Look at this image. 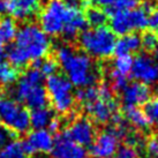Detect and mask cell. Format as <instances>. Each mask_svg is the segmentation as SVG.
Instances as JSON below:
<instances>
[{
  "label": "cell",
  "instance_id": "1",
  "mask_svg": "<svg viewBox=\"0 0 158 158\" xmlns=\"http://www.w3.org/2000/svg\"><path fill=\"white\" fill-rule=\"evenodd\" d=\"M51 50V40L36 23H26L18 30L14 44L6 48L5 57L15 69L27 67L30 62L44 59Z\"/></svg>",
  "mask_w": 158,
  "mask_h": 158
},
{
  "label": "cell",
  "instance_id": "2",
  "mask_svg": "<svg viewBox=\"0 0 158 158\" xmlns=\"http://www.w3.org/2000/svg\"><path fill=\"white\" fill-rule=\"evenodd\" d=\"M56 60L73 87L79 89L92 87L99 79V70L92 58L84 52L62 45L57 48Z\"/></svg>",
  "mask_w": 158,
  "mask_h": 158
},
{
  "label": "cell",
  "instance_id": "3",
  "mask_svg": "<svg viewBox=\"0 0 158 158\" xmlns=\"http://www.w3.org/2000/svg\"><path fill=\"white\" fill-rule=\"evenodd\" d=\"M44 76L40 72L31 67L20 77L15 87L12 89V98L24 104L30 110L45 107L48 103V97L44 87Z\"/></svg>",
  "mask_w": 158,
  "mask_h": 158
},
{
  "label": "cell",
  "instance_id": "4",
  "mask_svg": "<svg viewBox=\"0 0 158 158\" xmlns=\"http://www.w3.org/2000/svg\"><path fill=\"white\" fill-rule=\"evenodd\" d=\"M115 35L109 27L85 29L79 36V44L85 54L90 58L106 59L114 53Z\"/></svg>",
  "mask_w": 158,
  "mask_h": 158
},
{
  "label": "cell",
  "instance_id": "5",
  "mask_svg": "<svg viewBox=\"0 0 158 158\" xmlns=\"http://www.w3.org/2000/svg\"><path fill=\"white\" fill-rule=\"evenodd\" d=\"M150 13L151 8L149 2H145L142 7H136L129 10L113 12L107 15L111 31L115 36H123L144 30L148 27Z\"/></svg>",
  "mask_w": 158,
  "mask_h": 158
},
{
  "label": "cell",
  "instance_id": "6",
  "mask_svg": "<svg viewBox=\"0 0 158 158\" xmlns=\"http://www.w3.org/2000/svg\"><path fill=\"white\" fill-rule=\"evenodd\" d=\"M45 90L53 110L60 114H67L75 105V95L73 85L62 74H54L46 77Z\"/></svg>",
  "mask_w": 158,
  "mask_h": 158
},
{
  "label": "cell",
  "instance_id": "7",
  "mask_svg": "<svg viewBox=\"0 0 158 158\" xmlns=\"http://www.w3.org/2000/svg\"><path fill=\"white\" fill-rule=\"evenodd\" d=\"M0 121L13 134H26L30 128V112L10 96H0Z\"/></svg>",
  "mask_w": 158,
  "mask_h": 158
},
{
  "label": "cell",
  "instance_id": "8",
  "mask_svg": "<svg viewBox=\"0 0 158 158\" xmlns=\"http://www.w3.org/2000/svg\"><path fill=\"white\" fill-rule=\"evenodd\" d=\"M69 12V6L60 0H50L40 15V27L50 36L61 35Z\"/></svg>",
  "mask_w": 158,
  "mask_h": 158
},
{
  "label": "cell",
  "instance_id": "9",
  "mask_svg": "<svg viewBox=\"0 0 158 158\" xmlns=\"http://www.w3.org/2000/svg\"><path fill=\"white\" fill-rule=\"evenodd\" d=\"M62 135L82 147H90L96 137V128L88 118L74 119Z\"/></svg>",
  "mask_w": 158,
  "mask_h": 158
},
{
  "label": "cell",
  "instance_id": "10",
  "mask_svg": "<svg viewBox=\"0 0 158 158\" xmlns=\"http://www.w3.org/2000/svg\"><path fill=\"white\" fill-rule=\"evenodd\" d=\"M54 136L48 129H34L22 141L23 152L27 155H46L52 152Z\"/></svg>",
  "mask_w": 158,
  "mask_h": 158
},
{
  "label": "cell",
  "instance_id": "11",
  "mask_svg": "<svg viewBox=\"0 0 158 158\" xmlns=\"http://www.w3.org/2000/svg\"><path fill=\"white\" fill-rule=\"evenodd\" d=\"M133 79L136 82L143 83L149 87L158 81V65L152 57L148 54H137L133 59V67L131 72Z\"/></svg>",
  "mask_w": 158,
  "mask_h": 158
},
{
  "label": "cell",
  "instance_id": "12",
  "mask_svg": "<svg viewBox=\"0 0 158 158\" xmlns=\"http://www.w3.org/2000/svg\"><path fill=\"white\" fill-rule=\"evenodd\" d=\"M119 148V139L110 129L96 135L89 148L92 158H113Z\"/></svg>",
  "mask_w": 158,
  "mask_h": 158
},
{
  "label": "cell",
  "instance_id": "13",
  "mask_svg": "<svg viewBox=\"0 0 158 158\" xmlns=\"http://www.w3.org/2000/svg\"><path fill=\"white\" fill-rule=\"evenodd\" d=\"M43 0H5L6 12L14 20L26 21L37 15Z\"/></svg>",
  "mask_w": 158,
  "mask_h": 158
},
{
  "label": "cell",
  "instance_id": "14",
  "mask_svg": "<svg viewBox=\"0 0 158 158\" xmlns=\"http://www.w3.org/2000/svg\"><path fill=\"white\" fill-rule=\"evenodd\" d=\"M83 107L85 112L92 118V120L99 125L110 123L114 114L118 113V103L114 99L103 101L98 98L94 103L83 105Z\"/></svg>",
  "mask_w": 158,
  "mask_h": 158
},
{
  "label": "cell",
  "instance_id": "15",
  "mask_svg": "<svg viewBox=\"0 0 158 158\" xmlns=\"http://www.w3.org/2000/svg\"><path fill=\"white\" fill-rule=\"evenodd\" d=\"M53 158H88L87 149L60 134L54 137Z\"/></svg>",
  "mask_w": 158,
  "mask_h": 158
},
{
  "label": "cell",
  "instance_id": "16",
  "mask_svg": "<svg viewBox=\"0 0 158 158\" xmlns=\"http://www.w3.org/2000/svg\"><path fill=\"white\" fill-rule=\"evenodd\" d=\"M151 98V90L148 85L140 82L128 83L127 87L121 91V101L125 106L144 105Z\"/></svg>",
  "mask_w": 158,
  "mask_h": 158
},
{
  "label": "cell",
  "instance_id": "17",
  "mask_svg": "<svg viewBox=\"0 0 158 158\" xmlns=\"http://www.w3.org/2000/svg\"><path fill=\"white\" fill-rule=\"evenodd\" d=\"M87 21L82 10L76 6H69V12L67 16L66 23L64 26L61 35L66 40H74L87 29Z\"/></svg>",
  "mask_w": 158,
  "mask_h": 158
},
{
  "label": "cell",
  "instance_id": "18",
  "mask_svg": "<svg viewBox=\"0 0 158 158\" xmlns=\"http://www.w3.org/2000/svg\"><path fill=\"white\" fill-rule=\"evenodd\" d=\"M141 48H142L141 36L134 32V34L120 36V38L115 42L114 53L117 56H123V54L132 56V53L137 52Z\"/></svg>",
  "mask_w": 158,
  "mask_h": 158
},
{
  "label": "cell",
  "instance_id": "19",
  "mask_svg": "<svg viewBox=\"0 0 158 158\" xmlns=\"http://www.w3.org/2000/svg\"><path fill=\"white\" fill-rule=\"evenodd\" d=\"M125 118L128 123H131L137 129H147L151 126L148 115L145 114L144 110L137 106H125L123 109Z\"/></svg>",
  "mask_w": 158,
  "mask_h": 158
},
{
  "label": "cell",
  "instance_id": "20",
  "mask_svg": "<svg viewBox=\"0 0 158 158\" xmlns=\"http://www.w3.org/2000/svg\"><path fill=\"white\" fill-rule=\"evenodd\" d=\"M54 117L53 111L45 106L30 111V127L34 129H46L50 121Z\"/></svg>",
  "mask_w": 158,
  "mask_h": 158
},
{
  "label": "cell",
  "instance_id": "21",
  "mask_svg": "<svg viewBox=\"0 0 158 158\" xmlns=\"http://www.w3.org/2000/svg\"><path fill=\"white\" fill-rule=\"evenodd\" d=\"M18 24L14 19L10 16L0 18V42L2 44L13 42L18 34Z\"/></svg>",
  "mask_w": 158,
  "mask_h": 158
},
{
  "label": "cell",
  "instance_id": "22",
  "mask_svg": "<svg viewBox=\"0 0 158 158\" xmlns=\"http://www.w3.org/2000/svg\"><path fill=\"white\" fill-rule=\"evenodd\" d=\"M84 18L87 21V24L91 27V28H98V27L105 26V23L109 20L107 14L105 13V10L98 7H89L87 9V12L84 14Z\"/></svg>",
  "mask_w": 158,
  "mask_h": 158
},
{
  "label": "cell",
  "instance_id": "23",
  "mask_svg": "<svg viewBox=\"0 0 158 158\" xmlns=\"http://www.w3.org/2000/svg\"><path fill=\"white\" fill-rule=\"evenodd\" d=\"M24 157L22 142L19 140H10L0 147V158H22Z\"/></svg>",
  "mask_w": 158,
  "mask_h": 158
},
{
  "label": "cell",
  "instance_id": "24",
  "mask_svg": "<svg viewBox=\"0 0 158 158\" xmlns=\"http://www.w3.org/2000/svg\"><path fill=\"white\" fill-rule=\"evenodd\" d=\"M19 72L13 66H10L8 62H0V84L8 87L14 84L18 81Z\"/></svg>",
  "mask_w": 158,
  "mask_h": 158
},
{
  "label": "cell",
  "instance_id": "25",
  "mask_svg": "<svg viewBox=\"0 0 158 158\" xmlns=\"http://www.w3.org/2000/svg\"><path fill=\"white\" fill-rule=\"evenodd\" d=\"M133 59L134 58L129 54H123V56H117L115 59L113 60V68L117 73L123 75V76H128L131 75L133 67Z\"/></svg>",
  "mask_w": 158,
  "mask_h": 158
},
{
  "label": "cell",
  "instance_id": "26",
  "mask_svg": "<svg viewBox=\"0 0 158 158\" xmlns=\"http://www.w3.org/2000/svg\"><path fill=\"white\" fill-rule=\"evenodd\" d=\"M74 95H75V99L81 102L83 105L94 103L95 101L98 99V92H97V88L95 85L79 89Z\"/></svg>",
  "mask_w": 158,
  "mask_h": 158
},
{
  "label": "cell",
  "instance_id": "27",
  "mask_svg": "<svg viewBox=\"0 0 158 158\" xmlns=\"http://www.w3.org/2000/svg\"><path fill=\"white\" fill-rule=\"evenodd\" d=\"M109 79H110V85L113 91L121 92L123 89L127 87V76L117 73L115 70L111 69L109 72Z\"/></svg>",
  "mask_w": 158,
  "mask_h": 158
},
{
  "label": "cell",
  "instance_id": "28",
  "mask_svg": "<svg viewBox=\"0 0 158 158\" xmlns=\"http://www.w3.org/2000/svg\"><path fill=\"white\" fill-rule=\"evenodd\" d=\"M58 67H59V65H58L56 59H53V58H44L42 60V62H40L38 69L43 74L44 77H50L52 75L57 74Z\"/></svg>",
  "mask_w": 158,
  "mask_h": 158
},
{
  "label": "cell",
  "instance_id": "29",
  "mask_svg": "<svg viewBox=\"0 0 158 158\" xmlns=\"http://www.w3.org/2000/svg\"><path fill=\"white\" fill-rule=\"evenodd\" d=\"M141 43L147 51L154 52L156 48H158V34L152 30L145 31L141 37Z\"/></svg>",
  "mask_w": 158,
  "mask_h": 158
},
{
  "label": "cell",
  "instance_id": "30",
  "mask_svg": "<svg viewBox=\"0 0 158 158\" xmlns=\"http://www.w3.org/2000/svg\"><path fill=\"white\" fill-rule=\"evenodd\" d=\"M144 112L148 115L151 125H158V96L150 98L144 104Z\"/></svg>",
  "mask_w": 158,
  "mask_h": 158
},
{
  "label": "cell",
  "instance_id": "31",
  "mask_svg": "<svg viewBox=\"0 0 158 158\" xmlns=\"http://www.w3.org/2000/svg\"><path fill=\"white\" fill-rule=\"evenodd\" d=\"M139 4V0H115L114 6L110 10H106L105 13L109 14L113 12H119V10H129V9L136 8Z\"/></svg>",
  "mask_w": 158,
  "mask_h": 158
},
{
  "label": "cell",
  "instance_id": "32",
  "mask_svg": "<svg viewBox=\"0 0 158 158\" xmlns=\"http://www.w3.org/2000/svg\"><path fill=\"white\" fill-rule=\"evenodd\" d=\"M114 158H140L139 151L135 147L129 144L119 145Z\"/></svg>",
  "mask_w": 158,
  "mask_h": 158
},
{
  "label": "cell",
  "instance_id": "33",
  "mask_svg": "<svg viewBox=\"0 0 158 158\" xmlns=\"http://www.w3.org/2000/svg\"><path fill=\"white\" fill-rule=\"evenodd\" d=\"M96 88L99 99H103V101H111V99H113L114 91L112 90L109 82H101Z\"/></svg>",
  "mask_w": 158,
  "mask_h": 158
},
{
  "label": "cell",
  "instance_id": "34",
  "mask_svg": "<svg viewBox=\"0 0 158 158\" xmlns=\"http://www.w3.org/2000/svg\"><path fill=\"white\" fill-rule=\"evenodd\" d=\"M145 150L151 158L158 157V136H151L145 143Z\"/></svg>",
  "mask_w": 158,
  "mask_h": 158
},
{
  "label": "cell",
  "instance_id": "35",
  "mask_svg": "<svg viewBox=\"0 0 158 158\" xmlns=\"http://www.w3.org/2000/svg\"><path fill=\"white\" fill-rule=\"evenodd\" d=\"M90 4H92L95 7H98V8H102L104 10H110L112 7L114 6V2L115 0H88Z\"/></svg>",
  "mask_w": 158,
  "mask_h": 158
},
{
  "label": "cell",
  "instance_id": "36",
  "mask_svg": "<svg viewBox=\"0 0 158 158\" xmlns=\"http://www.w3.org/2000/svg\"><path fill=\"white\" fill-rule=\"evenodd\" d=\"M14 134L10 131H8L4 126H0V147H2L4 144H6L7 142L12 140V136Z\"/></svg>",
  "mask_w": 158,
  "mask_h": 158
},
{
  "label": "cell",
  "instance_id": "37",
  "mask_svg": "<svg viewBox=\"0 0 158 158\" xmlns=\"http://www.w3.org/2000/svg\"><path fill=\"white\" fill-rule=\"evenodd\" d=\"M148 27H150L152 31H158V8L154 9V10L149 14Z\"/></svg>",
  "mask_w": 158,
  "mask_h": 158
},
{
  "label": "cell",
  "instance_id": "38",
  "mask_svg": "<svg viewBox=\"0 0 158 158\" xmlns=\"http://www.w3.org/2000/svg\"><path fill=\"white\" fill-rule=\"evenodd\" d=\"M60 128H61V120L59 118H57V117H53L52 120L50 121V123H48V131L51 134H57L59 131H60Z\"/></svg>",
  "mask_w": 158,
  "mask_h": 158
},
{
  "label": "cell",
  "instance_id": "39",
  "mask_svg": "<svg viewBox=\"0 0 158 158\" xmlns=\"http://www.w3.org/2000/svg\"><path fill=\"white\" fill-rule=\"evenodd\" d=\"M60 1L64 2L65 5H68V6H76V7H79L80 4L84 5L83 0H60Z\"/></svg>",
  "mask_w": 158,
  "mask_h": 158
},
{
  "label": "cell",
  "instance_id": "40",
  "mask_svg": "<svg viewBox=\"0 0 158 158\" xmlns=\"http://www.w3.org/2000/svg\"><path fill=\"white\" fill-rule=\"evenodd\" d=\"M5 53H6V48H5L4 44L0 42V62L4 60L5 58Z\"/></svg>",
  "mask_w": 158,
  "mask_h": 158
},
{
  "label": "cell",
  "instance_id": "41",
  "mask_svg": "<svg viewBox=\"0 0 158 158\" xmlns=\"http://www.w3.org/2000/svg\"><path fill=\"white\" fill-rule=\"evenodd\" d=\"M6 12V6H5V0H0V15Z\"/></svg>",
  "mask_w": 158,
  "mask_h": 158
},
{
  "label": "cell",
  "instance_id": "42",
  "mask_svg": "<svg viewBox=\"0 0 158 158\" xmlns=\"http://www.w3.org/2000/svg\"><path fill=\"white\" fill-rule=\"evenodd\" d=\"M152 59L157 62V65H158V48H156L154 52H152Z\"/></svg>",
  "mask_w": 158,
  "mask_h": 158
},
{
  "label": "cell",
  "instance_id": "43",
  "mask_svg": "<svg viewBox=\"0 0 158 158\" xmlns=\"http://www.w3.org/2000/svg\"><path fill=\"white\" fill-rule=\"evenodd\" d=\"M22 158H26V157H22Z\"/></svg>",
  "mask_w": 158,
  "mask_h": 158
},
{
  "label": "cell",
  "instance_id": "44",
  "mask_svg": "<svg viewBox=\"0 0 158 158\" xmlns=\"http://www.w3.org/2000/svg\"><path fill=\"white\" fill-rule=\"evenodd\" d=\"M149 158H150V157H149Z\"/></svg>",
  "mask_w": 158,
  "mask_h": 158
}]
</instances>
